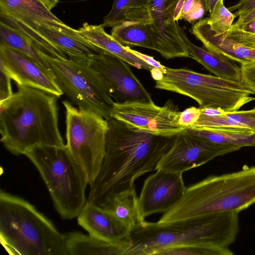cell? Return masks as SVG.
I'll return each instance as SVG.
<instances>
[{
	"label": "cell",
	"mask_w": 255,
	"mask_h": 255,
	"mask_svg": "<svg viewBox=\"0 0 255 255\" xmlns=\"http://www.w3.org/2000/svg\"><path fill=\"white\" fill-rule=\"evenodd\" d=\"M106 120L105 154L87 199L101 207L119 193L135 187L138 177L156 171L175 137L135 130L113 117Z\"/></svg>",
	"instance_id": "cell-1"
},
{
	"label": "cell",
	"mask_w": 255,
	"mask_h": 255,
	"mask_svg": "<svg viewBox=\"0 0 255 255\" xmlns=\"http://www.w3.org/2000/svg\"><path fill=\"white\" fill-rule=\"evenodd\" d=\"M0 103V141L11 153L25 154L40 146H63L57 96L24 87Z\"/></svg>",
	"instance_id": "cell-2"
},
{
	"label": "cell",
	"mask_w": 255,
	"mask_h": 255,
	"mask_svg": "<svg viewBox=\"0 0 255 255\" xmlns=\"http://www.w3.org/2000/svg\"><path fill=\"white\" fill-rule=\"evenodd\" d=\"M255 204V165L209 176L186 187L180 200L157 222H173L208 214L238 212Z\"/></svg>",
	"instance_id": "cell-3"
},
{
	"label": "cell",
	"mask_w": 255,
	"mask_h": 255,
	"mask_svg": "<svg viewBox=\"0 0 255 255\" xmlns=\"http://www.w3.org/2000/svg\"><path fill=\"white\" fill-rule=\"evenodd\" d=\"M0 241L11 255H68L64 234L28 202L2 190Z\"/></svg>",
	"instance_id": "cell-4"
},
{
	"label": "cell",
	"mask_w": 255,
	"mask_h": 255,
	"mask_svg": "<svg viewBox=\"0 0 255 255\" xmlns=\"http://www.w3.org/2000/svg\"><path fill=\"white\" fill-rule=\"evenodd\" d=\"M24 155L40 174L60 216L67 220L77 217L87 201L88 183L66 145L38 146Z\"/></svg>",
	"instance_id": "cell-5"
},
{
	"label": "cell",
	"mask_w": 255,
	"mask_h": 255,
	"mask_svg": "<svg viewBox=\"0 0 255 255\" xmlns=\"http://www.w3.org/2000/svg\"><path fill=\"white\" fill-rule=\"evenodd\" d=\"M155 88L187 96L201 108H212L225 112L239 110L255 101L254 93L243 82L200 73L186 68L166 67L162 78L155 81Z\"/></svg>",
	"instance_id": "cell-6"
},
{
	"label": "cell",
	"mask_w": 255,
	"mask_h": 255,
	"mask_svg": "<svg viewBox=\"0 0 255 255\" xmlns=\"http://www.w3.org/2000/svg\"><path fill=\"white\" fill-rule=\"evenodd\" d=\"M54 79L66 96L79 109L107 119L115 103L99 73L86 61L52 58L43 55Z\"/></svg>",
	"instance_id": "cell-7"
},
{
	"label": "cell",
	"mask_w": 255,
	"mask_h": 255,
	"mask_svg": "<svg viewBox=\"0 0 255 255\" xmlns=\"http://www.w3.org/2000/svg\"><path fill=\"white\" fill-rule=\"evenodd\" d=\"M65 144L85 172L90 186L97 177L105 154L108 123L102 116L64 101Z\"/></svg>",
	"instance_id": "cell-8"
},
{
	"label": "cell",
	"mask_w": 255,
	"mask_h": 255,
	"mask_svg": "<svg viewBox=\"0 0 255 255\" xmlns=\"http://www.w3.org/2000/svg\"><path fill=\"white\" fill-rule=\"evenodd\" d=\"M180 114L177 106L169 99L163 106L149 102L115 103L113 117L135 130L156 135L173 136L186 128L178 123Z\"/></svg>",
	"instance_id": "cell-9"
},
{
	"label": "cell",
	"mask_w": 255,
	"mask_h": 255,
	"mask_svg": "<svg viewBox=\"0 0 255 255\" xmlns=\"http://www.w3.org/2000/svg\"><path fill=\"white\" fill-rule=\"evenodd\" d=\"M0 21L28 36L44 55L58 57L60 49L38 31L43 23L64 24L42 0H0Z\"/></svg>",
	"instance_id": "cell-10"
},
{
	"label": "cell",
	"mask_w": 255,
	"mask_h": 255,
	"mask_svg": "<svg viewBox=\"0 0 255 255\" xmlns=\"http://www.w3.org/2000/svg\"><path fill=\"white\" fill-rule=\"evenodd\" d=\"M186 129L175 135L172 146L159 161L156 170L183 173L218 156L240 149L209 142Z\"/></svg>",
	"instance_id": "cell-11"
},
{
	"label": "cell",
	"mask_w": 255,
	"mask_h": 255,
	"mask_svg": "<svg viewBox=\"0 0 255 255\" xmlns=\"http://www.w3.org/2000/svg\"><path fill=\"white\" fill-rule=\"evenodd\" d=\"M179 0H148V23L157 50L166 59L190 57L185 31L174 19Z\"/></svg>",
	"instance_id": "cell-12"
},
{
	"label": "cell",
	"mask_w": 255,
	"mask_h": 255,
	"mask_svg": "<svg viewBox=\"0 0 255 255\" xmlns=\"http://www.w3.org/2000/svg\"><path fill=\"white\" fill-rule=\"evenodd\" d=\"M88 62L101 75L115 103L146 102L150 94L121 58L103 51Z\"/></svg>",
	"instance_id": "cell-13"
},
{
	"label": "cell",
	"mask_w": 255,
	"mask_h": 255,
	"mask_svg": "<svg viewBox=\"0 0 255 255\" xmlns=\"http://www.w3.org/2000/svg\"><path fill=\"white\" fill-rule=\"evenodd\" d=\"M156 171L145 179L138 197L141 222L153 214L169 210L182 198L186 188L183 173Z\"/></svg>",
	"instance_id": "cell-14"
},
{
	"label": "cell",
	"mask_w": 255,
	"mask_h": 255,
	"mask_svg": "<svg viewBox=\"0 0 255 255\" xmlns=\"http://www.w3.org/2000/svg\"><path fill=\"white\" fill-rule=\"evenodd\" d=\"M0 63L17 87L37 89L58 98L63 94L51 72L23 53L0 45Z\"/></svg>",
	"instance_id": "cell-15"
},
{
	"label": "cell",
	"mask_w": 255,
	"mask_h": 255,
	"mask_svg": "<svg viewBox=\"0 0 255 255\" xmlns=\"http://www.w3.org/2000/svg\"><path fill=\"white\" fill-rule=\"evenodd\" d=\"M192 33L208 51L241 65L255 62V49L242 44L227 34H216L207 22V17L195 22Z\"/></svg>",
	"instance_id": "cell-16"
},
{
	"label": "cell",
	"mask_w": 255,
	"mask_h": 255,
	"mask_svg": "<svg viewBox=\"0 0 255 255\" xmlns=\"http://www.w3.org/2000/svg\"><path fill=\"white\" fill-rule=\"evenodd\" d=\"M77 221L90 236L108 241L125 240L130 232L110 211L87 201L78 216Z\"/></svg>",
	"instance_id": "cell-17"
},
{
	"label": "cell",
	"mask_w": 255,
	"mask_h": 255,
	"mask_svg": "<svg viewBox=\"0 0 255 255\" xmlns=\"http://www.w3.org/2000/svg\"><path fill=\"white\" fill-rule=\"evenodd\" d=\"M39 32L69 58L88 61L104 50L94 46L75 29L66 24L43 23L38 26Z\"/></svg>",
	"instance_id": "cell-18"
},
{
	"label": "cell",
	"mask_w": 255,
	"mask_h": 255,
	"mask_svg": "<svg viewBox=\"0 0 255 255\" xmlns=\"http://www.w3.org/2000/svg\"><path fill=\"white\" fill-rule=\"evenodd\" d=\"M64 236L68 255H126L129 247L128 239L111 242L78 232Z\"/></svg>",
	"instance_id": "cell-19"
},
{
	"label": "cell",
	"mask_w": 255,
	"mask_h": 255,
	"mask_svg": "<svg viewBox=\"0 0 255 255\" xmlns=\"http://www.w3.org/2000/svg\"><path fill=\"white\" fill-rule=\"evenodd\" d=\"M78 31L90 43L106 52L123 59L128 64L139 69L150 71L152 66L128 51L105 30L103 24L92 25L84 23Z\"/></svg>",
	"instance_id": "cell-20"
},
{
	"label": "cell",
	"mask_w": 255,
	"mask_h": 255,
	"mask_svg": "<svg viewBox=\"0 0 255 255\" xmlns=\"http://www.w3.org/2000/svg\"><path fill=\"white\" fill-rule=\"evenodd\" d=\"M191 128L225 129L255 133V106L250 110L223 112L210 116L203 113Z\"/></svg>",
	"instance_id": "cell-21"
},
{
	"label": "cell",
	"mask_w": 255,
	"mask_h": 255,
	"mask_svg": "<svg viewBox=\"0 0 255 255\" xmlns=\"http://www.w3.org/2000/svg\"><path fill=\"white\" fill-rule=\"evenodd\" d=\"M186 41L190 57L211 73L221 78L242 82L241 69L236 62L195 45L188 38Z\"/></svg>",
	"instance_id": "cell-22"
},
{
	"label": "cell",
	"mask_w": 255,
	"mask_h": 255,
	"mask_svg": "<svg viewBox=\"0 0 255 255\" xmlns=\"http://www.w3.org/2000/svg\"><path fill=\"white\" fill-rule=\"evenodd\" d=\"M127 21L149 22L148 0H114L102 24L112 27Z\"/></svg>",
	"instance_id": "cell-23"
},
{
	"label": "cell",
	"mask_w": 255,
	"mask_h": 255,
	"mask_svg": "<svg viewBox=\"0 0 255 255\" xmlns=\"http://www.w3.org/2000/svg\"><path fill=\"white\" fill-rule=\"evenodd\" d=\"M148 22L127 21L112 27L111 36L124 46H140L156 51Z\"/></svg>",
	"instance_id": "cell-24"
},
{
	"label": "cell",
	"mask_w": 255,
	"mask_h": 255,
	"mask_svg": "<svg viewBox=\"0 0 255 255\" xmlns=\"http://www.w3.org/2000/svg\"><path fill=\"white\" fill-rule=\"evenodd\" d=\"M103 208L112 213L130 231L141 222L139 217L138 197L135 187L119 193Z\"/></svg>",
	"instance_id": "cell-25"
},
{
	"label": "cell",
	"mask_w": 255,
	"mask_h": 255,
	"mask_svg": "<svg viewBox=\"0 0 255 255\" xmlns=\"http://www.w3.org/2000/svg\"><path fill=\"white\" fill-rule=\"evenodd\" d=\"M190 133L214 144L236 147L255 146V133L225 129L186 128Z\"/></svg>",
	"instance_id": "cell-26"
},
{
	"label": "cell",
	"mask_w": 255,
	"mask_h": 255,
	"mask_svg": "<svg viewBox=\"0 0 255 255\" xmlns=\"http://www.w3.org/2000/svg\"><path fill=\"white\" fill-rule=\"evenodd\" d=\"M0 45L16 50L31 57L51 72L43 54L26 35L0 21Z\"/></svg>",
	"instance_id": "cell-27"
},
{
	"label": "cell",
	"mask_w": 255,
	"mask_h": 255,
	"mask_svg": "<svg viewBox=\"0 0 255 255\" xmlns=\"http://www.w3.org/2000/svg\"><path fill=\"white\" fill-rule=\"evenodd\" d=\"M236 17L225 6L224 0H219L210 17H207V22L211 29L216 34H223L229 31Z\"/></svg>",
	"instance_id": "cell-28"
},
{
	"label": "cell",
	"mask_w": 255,
	"mask_h": 255,
	"mask_svg": "<svg viewBox=\"0 0 255 255\" xmlns=\"http://www.w3.org/2000/svg\"><path fill=\"white\" fill-rule=\"evenodd\" d=\"M201 113L200 107H190L180 112L178 123L186 128L190 127L198 120Z\"/></svg>",
	"instance_id": "cell-29"
},
{
	"label": "cell",
	"mask_w": 255,
	"mask_h": 255,
	"mask_svg": "<svg viewBox=\"0 0 255 255\" xmlns=\"http://www.w3.org/2000/svg\"><path fill=\"white\" fill-rule=\"evenodd\" d=\"M206 11L204 1L203 0H195L192 6L182 19L194 24L203 19Z\"/></svg>",
	"instance_id": "cell-30"
},
{
	"label": "cell",
	"mask_w": 255,
	"mask_h": 255,
	"mask_svg": "<svg viewBox=\"0 0 255 255\" xmlns=\"http://www.w3.org/2000/svg\"><path fill=\"white\" fill-rule=\"evenodd\" d=\"M0 103L11 97L13 94L11 84V78L0 63Z\"/></svg>",
	"instance_id": "cell-31"
},
{
	"label": "cell",
	"mask_w": 255,
	"mask_h": 255,
	"mask_svg": "<svg viewBox=\"0 0 255 255\" xmlns=\"http://www.w3.org/2000/svg\"><path fill=\"white\" fill-rule=\"evenodd\" d=\"M242 82L255 95V62L246 63L240 65Z\"/></svg>",
	"instance_id": "cell-32"
},
{
	"label": "cell",
	"mask_w": 255,
	"mask_h": 255,
	"mask_svg": "<svg viewBox=\"0 0 255 255\" xmlns=\"http://www.w3.org/2000/svg\"><path fill=\"white\" fill-rule=\"evenodd\" d=\"M229 36L237 42L255 49V34L230 29L227 32Z\"/></svg>",
	"instance_id": "cell-33"
},
{
	"label": "cell",
	"mask_w": 255,
	"mask_h": 255,
	"mask_svg": "<svg viewBox=\"0 0 255 255\" xmlns=\"http://www.w3.org/2000/svg\"><path fill=\"white\" fill-rule=\"evenodd\" d=\"M231 12L234 11L236 16L247 13L255 8V0H239L237 3L228 8Z\"/></svg>",
	"instance_id": "cell-34"
},
{
	"label": "cell",
	"mask_w": 255,
	"mask_h": 255,
	"mask_svg": "<svg viewBox=\"0 0 255 255\" xmlns=\"http://www.w3.org/2000/svg\"><path fill=\"white\" fill-rule=\"evenodd\" d=\"M125 47L128 51L134 54L152 67L161 70L163 73L166 72V67L162 65L159 62L154 59L152 57L143 54L135 50L131 49L128 46Z\"/></svg>",
	"instance_id": "cell-35"
},
{
	"label": "cell",
	"mask_w": 255,
	"mask_h": 255,
	"mask_svg": "<svg viewBox=\"0 0 255 255\" xmlns=\"http://www.w3.org/2000/svg\"><path fill=\"white\" fill-rule=\"evenodd\" d=\"M195 0H179L175 9V20L182 19L184 15L192 6Z\"/></svg>",
	"instance_id": "cell-36"
},
{
	"label": "cell",
	"mask_w": 255,
	"mask_h": 255,
	"mask_svg": "<svg viewBox=\"0 0 255 255\" xmlns=\"http://www.w3.org/2000/svg\"><path fill=\"white\" fill-rule=\"evenodd\" d=\"M231 28L245 32L255 34V17L242 23L233 24Z\"/></svg>",
	"instance_id": "cell-37"
},
{
	"label": "cell",
	"mask_w": 255,
	"mask_h": 255,
	"mask_svg": "<svg viewBox=\"0 0 255 255\" xmlns=\"http://www.w3.org/2000/svg\"><path fill=\"white\" fill-rule=\"evenodd\" d=\"M255 17V8L253 10L238 16L237 20L234 23V24H238L247 22Z\"/></svg>",
	"instance_id": "cell-38"
},
{
	"label": "cell",
	"mask_w": 255,
	"mask_h": 255,
	"mask_svg": "<svg viewBox=\"0 0 255 255\" xmlns=\"http://www.w3.org/2000/svg\"><path fill=\"white\" fill-rule=\"evenodd\" d=\"M204 1L206 7V10L207 11H208L210 14L216 3L219 0H203Z\"/></svg>",
	"instance_id": "cell-39"
},
{
	"label": "cell",
	"mask_w": 255,
	"mask_h": 255,
	"mask_svg": "<svg viewBox=\"0 0 255 255\" xmlns=\"http://www.w3.org/2000/svg\"><path fill=\"white\" fill-rule=\"evenodd\" d=\"M150 72L151 73L152 78L155 81L160 80L162 78L163 73L162 71L158 69L153 68L151 69Z\"/></svg>",
	"instance_id": "cell-40"
},
{
	"label": "cell",
	"mask_w": 255,
	"mask_h": 255,
	"mask_svg": "<svg viewBox=\"0 0 255 255\" xmlns=\"http://www.w3.org/2000/svg\"><path fill=\"white\" fill-rule=\"evenodd\" d=\"M49 8L50 9H52L55 6H56L58 3L59 0H42Z\"/></svg>",
	"instance_id": "cell-41"
}]
</instances>
